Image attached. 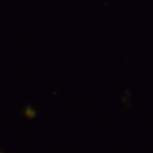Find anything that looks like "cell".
Here are the masks:
<instances>
[{
  "instance_id": "1",
  "label": "cell",
  "mask_w": 153,
  "mask_h": 153,
  "mask_svg": "<svg viewBox=\"0 0 153 153\" xmlns=\"http://www.w3.org/2000/svg\"><path fill=\"white\" fill-rule=\"evenodd\" d=\"M0 153H2V152H0Z\"/></svg>"
}]
</instances>
